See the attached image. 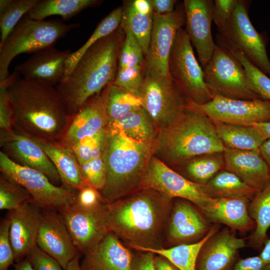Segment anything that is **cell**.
Returning a JSON list of instances; mask_svg holds the SVG:
<instances>
[{
    "label": "cell",
    "mask_w": 270,
    "mask_h": 270,
    "mask_svg": "<svg viewBox=\"0 0 270 270\" xmlns=\"http://www.w3.org/2000/svg\"><path fill=\"white\" fill-rule=\"evenodd\" d=\"M248 212L256 226L248 238V245L255 249H262L270 228V182L250 202Z\"/></svg>",
    "instance_id": "obj_30"
},
{
    "label": "cell",
    "mask_w": 270,
    "mask_h": 270,
    "mask_svg": "<svg viewBox=\"0 0 270 270\" xmlns=\"http://www.w3.org/2000/svg\"><path fill=\"white\" fill-rule=\"evenodd\" d=\"M154 147V156L178 166L201 155L223 152L226 148L212 120L186 110L172 124L158 130Z\"/></svg>",
    "instance_id": "obj_5"
},
{
    "label": "cell",
    "mask_w": 270,
    "mask_h": 270,
    "mask_svg": "<svg viewBox=\"0 0 270 270\" xmlns=\"http://www.w3.org/2000/svg\"><path fill=\"white\" fill-rule=\"evenodd\" d=\"M246 246V240L236 236L226 226L209 238L199 252L196 270H232L239 259V250Z\"/></svg>",
    "instance_id": "obj_20"
},
{
    "label": "cell",
    "mask_w": 270,
    "mask_h": 270,
    "mask_svg": "<svg viewBox=\"0 0 270 270\" xmlns=\"http://www.w3.org/2000/svg\"><path fill=\"white\" fill-rule=\"evenodd\" d=\"M232 270H270V264L259 256L239 258Z\"/></svg>",
    "instance_id": "obj_51"
},
{
    "label": "cell",
    "mask_w": 270,
    "mask_h": 270,
    "mask_svg": "<svg viewBox=\"0 0 270 270\" xmlns=\"http://www.w3.org/2000/svg\"><path fill=\"white\" fill-rule=\"evenodd\" d=\"M125 36L118 56V68H125L144 63L145 57L138 41L126 27L120 26Z\"/></svg>",
    "instance_id": "obj_42"
},
{
    "label": "cell",
    "mask_w": 270,
    "mask_h": 270,
    "mask_svg": "<svg viewBox=\"0 0 270 270\" xmlns=\"http://www.w3.org/2000/svg\"><path fill=\"white\" fill-rule=\"evenodd\" d=\"M36 245L55 258L64 270L79 254L64 220L56 210H44L42 212Z\"/></svg>",
    "instance_id": "obj_19"
},
{
    "label": "cell",
    "mask_w": 270,
    "mask_h": 270,
    "mask_svg": "<svg viewBox=\"0 0 270 270\" xmlns=\"http://www.w3.org/2000/svg\"><path fill=\"white\" fill-rule=\"evenodd\" d=\"M220 227V224H212L208 234L202 240L194 243L156 249L140 247L130 248L135 250L150 252L162 256L180 270H196L197 258L202 245L209 238L218 232Z\"/></svg>",
    "instance_id": "obj_29"
},
{
    "label": "cell",
    "mask_w": 270,
    "mask_h": 270,
    "mask_svg": "<svg viewBox=\"0 0 270 270\" xmlns=\"http://www.w3.org/2000/svg\"><path fill=\"white\" fill-rule=\"evenodd\" d=\"M183 5L186 20L185 30L204 68L211 59L216 46L211 29L214 1L184 0Z\"/></svg>",
    "instance_id": "obj_18"
},
{
    "label": "cell",
    "mask_w": 270,
    "mask_h": 270,
    "mask_svg": "<svg viewBox=\"0 0 270 270\" xmlns=\"http://www.w3.org/2000/svg\"><path fill=\"white\" fill-rule=\"evenodd\" d=\"M186 20L184 5L170 14L153 13L151 38L144 60L146 70L170 77L168 68L170 54L176 34L186 24Z\"/></svg>",
    "instance_id": "obj_15"
},
{
    "label": "cell",
    "mask_w": 270,
    "mask_h": 270,
    "mask_svg": "<svg viewBox=\"0 0 270 270\" xmlns=\"http://www.w3.org/2000/svg\"><path fill=\"white\" fill-rule=\"evenodd\" d=\"M154 265L156 270H180L166 258L156 254Z\"/></svg>",
    "instance_id": "obj_54"
},
{
    "label": "cell",
    "mask_w": 270,
    "mask_h": 270,
    "mask_svg": "<svg viewBox=\"0 0 270 270\" xmlns=\"http://www.w3.org/2000/svg\"><path fill=\"white\" fill-rule=\"evenodd\" d=\"M186 110L204 115L214 123L250 126L270 121V100H243L214 94L209 102L198 104L187 98Z\"/></svg>",
    "instance_id": "obj_11"
},
{
    "label": "cell",
    "mask_w": 270,
    "mask_h": 270,
    "mask_svg": "<svg viewBox=\"0 0 270 270\" xmlns=\"http://www.w3.org/2000/svg\"><path fill=\"white\" fill-rule=\"evenodd\" d=\"M110 232L88 251L80 262L81 270H130L134 253Z\"/></svg>",
    "instance_id": "obj_22"
},
{
    "label": "cell",
    "mask_w": 270,
    "mask_h": 270,
    "mask_svg": "<svg viewBox=\"0 0 270 270\" xmlns=\"http://www.w3.org/2000/svg\"><path fill=\"white\" fill-rule=\"evenodd\" d=\"M102 2L98 0H38L27 15L38 20H43L52 16H60L66 20Z\"/></svg>",
    "instance_id": "obj_33"
},
{
    "label": "cell",
    "mask_w": 270,
    "mask_h": 270,
    "mask_svg": "<svg viewBox=\"0 0 270 270\" xmlns=\"http://www.w3.org/2000/svg\"><path fill=\"white\" fill-rule=\"evenodd\" d=\"M216 134L226 148L258 150L265 141L252 126L214 123Z\"/></svg>",
    "instance_id": "obj_32"
},
{
    "label": "cell",
    "mask_w": 270,
    "mask_h": 270,
    "mask_svg": "<svg viewBox=\"0 0 270 270\" xmlns=\"http://www.w3.org/2000/svg\"><path fill=\"white\" fill-rule=\"evenodd\" d=\"M224 169L233 173L256 192L270 182L267 164L258 150L226 148L223 152Z\"/></svg>",
    "instance_id": "obj_23"
},
{
    "label": "cell",
    "mask_w": 270,
    "mask_h": 270,
    "mask_svg": "<svg viewBox=\"0 0 270 270\" xmlns=\"http://www.w3.org/2000/svg\"><path fill=\"white\" fill-rule=\"evenodd\" d=\"M134 10L138 13L144 15H153L152 6L148 0L130 1Z\"/></svg>",
    "instance_id": "obj_53"
},
{
    "label": "cell",
    "mask_w": 270,
    "mask_h": 270,
    "mask_svg": "<svg viewBox=\"0 0 270 270\" xmlns=\"http://www.w3.org/2000/svg\"><path fill=\"white\" fill-rule=\"evenodd\" d=\"M32 138L42 148L55 166L62 185L77 192L88 185L82 175L80 164L68 145L62 142Z\"/></svg>",
    "instance_id": "obj_27"
},
{
    "label": "cell",
    "mask_w": 270,
    "mask_h": 270,
    "mask_svg": "<svg viewBox=\"0 0 270 270\" xmlns=\"http://www.w3.org/2000/svg\"><path fill=\"white\" fill-rule=\"evenodd\" d=\"M26 259L34 270H64L55 258L36 244L28 252Z\"/></svg>",
    "instance_id": "obj_47"
},
{
    "label": "cell",
    "mask_w": 270,
    "mask_h": 270,
    "mask_svg": "<svg viewBox=\"0 0 270 270\" xmlns=\"http://www.w3.org/2000/svg\"><path fill=\"white\" fill-rule=\"evenodd\" d=\"M250 126L259 132L264 140L270 138V121L254 123Z\"/></svg>",
    "instance_id": "obj_55"
},
{
    "label": "cell",
    "mask_w": 270,
    "mask_h": 270,
    "mask_svg": "<svg viewBox=\"0 0 270 270\" xmlns=\"http://www.w3.org/2000/svg\"><path fill=\"white\" fill-rule=\"evenodd\" d=\"M260 154L268 165L270 174V138L262 143L258 149Z\"/></svg>",
    "instance_id": "obj_56"
},
{
    "label": "cell",
    "mask_w": 270,
    "mask_h": 270,
    "mask_svg": "<svg viewBox=\"0 0 270 270\" xmlns=\"http://www.w3.org/2000/svg\"><path fill=\"white\" fill-rule=\"evenodd\" d=\"M102 158L106 170V182L100 194L110 203L141 190L142 174L154 156V143L134 140L121 130L106 128Z\"/></svg>",
    "instance_id": "obj_4"
},
{
    "label": "cell",
    "mask_w": 270,
    "mask_h": 270,
    "mask_svg": "<svg viewBox=\"0 0 270 270\" xmlns=\"http://www.w3.org/2000/svg\"><path fill=\"white\" fill-rule=\"evenodd\" d=\"M168 68L171 78L187 98L198 104H206L212 99L214 94L205 82L203 69L182 28L176 34L169 56Z\"/></svg>",
    "instance_id": "obj_8"
},
{
    "label": "cell",
    "mask_w": 270,
    "mask_h": 270,
    "mask_svg": "<svg viewBox=\"0 0 270 270\" xmlns=\"http://www.w3.org/2000/svg\"><path fill=\"white\" fill-rule=\"evenodd\" d=\"M106 136V128L94 136L86 137L68 146L72 150L79 164L102 156Z\"/></svg>",
    "instance_id": "obj_40"
},
{
    "label": "cell",
    "mask_w": 270,
    "mask_h": 270,
    "mask_svg": "<svg viewBox=\"0 0 270 270\" xmlns=\"http://www.w3.org/2000/svg\"><path fill=\"white\" fill-rule=\"evenodd\" d=\"M232 51L241 62L251 89L263 99L270 100V78L252 64L240 52Z\"/></svg>",
    "instance_id": "obj_43"
},
{
    "label": "cell",
    "mask_w": 270,
    "mask_h": 270,
    "mask_svg": "<svg viewBox=\"0 0 270 270\" xmlns=\"http://www.w3.org/2000/svg\"><path fill=\"white\" fill-rule=\"evenodd\" d=\"M154 14H165L173 12L176 3L175 0H148Z\"/></svg>",
    "instance_id": "obj_52"
},
{
    "label": "cell",
    "mask_w": 270,
    "mask_h": 270,
    "mask_svg": "<svg viewBox=\"0 0 270 270\" xmlns=\"http://www.w3.org/2000/svg\"><path fill=\"white\" fill-rule=\"evenodd\" d=\"M72 52L49 46L33 54L14 70L22 78L56 86L64 78L66 62Z\"/></svg>",
    "instance_id": "obj_21"
},
{
    "label": "cell",
    "mask_w": 270,
    "mask_h": 270,
    "mask_svg": "<svg viewBox=\"0 0 270 270\" xmlns=\"http://www.w3.org/2000/svg\"><path fill=\"white\" fill-rule=\"evenodd\" d=\"M124 36L119 27L96 42L84 54L70 74L56 86L68 116H74L113 82Z\"/></svg>",
    "instance_id": "obj_3"
},
{
    "label": "cell",
    "mask_w": 270,
    "mask_h": 270,
    "mask_svg": "<svg viewBox=\"0 0 270 270\" xmlns=\"http://www.w3.org/2000/svg\"><path fill=\"white\" fill-rule=\"evenodd\" d=\"M0 170L22 186L32 198V204L46 210L58 211L76 202L77 191L56 186L42 172L20 166L0 152Z\"/></svg>",
    "instance_id": "obj_9"
},
{
    "label": "cell",
    "mask_w": 270,
    "mask_h": 270,
    "mask_svg": "<svg viewBox=\"0 0 270 270\" xmlns=\"http://www.w3.org/2000/svg\"><path fill=\"white\" fill-rule=\"evenodd\" d=\"M27 203H32V198L28 191L16 180L1 172L0 210L12 211Z\"/></svg>",
    "instance_id": "obj_39"
},
{
    "label": "cell",
    "mask_w": 270,
    "mask_h": 270,
    "mask_svg": "<svg viewBox=\"0 0 270 270\" xmlns=\"http://www.w3.org/2000/svg\"><path fill=\"white\" fill-rule=\"evenodd\" d=\"M76 202L86 209L96 208L106 203L100 192L89 185L78 192Z\"/></svg>",
    "instance_id": "obj_48"
},
{
    "label": "cell",
    "mask_w": 270,
    "mask_h": 270,
    "mask_svg": "<svg viewBox=\"0 0 270 270\" xmlns=\"http://www.w3.org/2000/svg\"><path fill=\"white\" fill-rule=\"evenodd\" d=\"M144 63L128 68H118L112 83L130 94L141 98L146 75Z\"/></svg>",
    "instance_id": "obj_41"
},
{
    "label": "cell",
    "mask_w": 270,
    "mask_h": 270,
    "mask_svg": "<svg viewBox=\"0 0 270 270\" xmlns=\"http://www.w3.org/2000/svg\"><path fill=\"white\" fill-rule=\"evenodd\" d=\"M14 270H34L29 261L26 258L20 260L15 265Z\"/></svg>",
    "instance_id": "obj_58"
},
{
    "label": "cell",
    "mask_w": 270,
    "mask_h": 270,
    "mask_svg": "<svg viewBox=\"0 0 270 270\" xmlns=\"http://www.w3.org/2000/svg\"><path fill=\"white\" fill-rule=\"evenodd\" d=\"M247 4L245 0H239L232 14L228 40L218 44L230 50L239 51L270 78V60L266 42L250 19Z\"/></svg>",
    "instance_id": "obj_13"
},
{
    "label": "cell",
    "mask_w": 270,
    "mask_h": 270,
    "mask_svg": "<svg viewBox=\"0 0 270 270\" xmlns=\"http://www.w3.org/2000/svg\"><path fill=\"white\" fill-rule=\"evenodd\" d=\"M212 225L194 204L176 198L172 202L164 248L197 242L208 234Z\"/></svg>",
    "instance_id": "obj_16"
},
{
    "label": "cell",
    "mask_w": 270,
    "mask_h": 270,
    "mask_svg": "<svg viewBox=\"0 0 270 270\" xmlns=\"http://www.w3.org/2000/svg\"><path fill=\"white\" fill-rule=\"evenodd\" d=\"M250 201L235 198H210L201 210L212 224H223L234 231L254 230L256 224L248 212Z\"/></svg>",
    "instance_id": "obj_25"
},
{
    "label": "cell",
    "mask_w": 270,
    "mask_h": 270,
    "mask_svg": "<svg viewBox=\"0 0 270 270\" xmlns=\"http://www.w3.org/2000/svg\"><path fill=\"white\" fill-rule=\"evenodd\" d=\"M105 204L86 209L75 202L58 210L79 253L84 254L110 232Z\"/></svg>",
    "instance_id": "obj_14"
},
{
    "label": "cell",
    "mask_w": 270,
    "mask_h": 270,
    "mask_svg": "<svg viewBox=\"0 0 270 270\" xmlns=\"http://www.w3.org/2000/svg\"><path fill=\"white\" fill-rule=\"evenodd\" d=\"M108 121L100 94L96 95L72 117L61 142L70 146L83 138L94 136L106 128Z\"/></svg>",
    "instance_id": "obj_26"
},
{
    "label": "cell",
    "mask_w": 270,
    "mask_h": 270,
    "mask_svg": "<svg viewBox=\"0 0 270 270\" xmlns=\"http://www.w3.org/2000/svg\"><path fill=\"white\" fill-rule=\"evenodd\" d=\"M239 0L214 1L212 20L220 33L218 43L226 42L228 38L231 20Z\"/></svg>",
    "instance_id": "obj_44"
},
{
    "label": "cell",
    "mask_w": 270,
    "mask_h": 270,
    "mask_svg": "<svg viewBox=\"0 0 270 270\" xmlns=\"http://www.w3.org/2000/svg\"><path fill=\"white\" fill-rule=\"evenodd\" d=\"M211 198H235L250 201L257 192L233 173L223 169L202 185Z\"/></svg>",
    "instance_id": "obj_31"
},
{
    "label": "cell",
    "mask_w": 270,
    "mask_h": 270,
    "mask_svg": "<svg viewBox=\"0 0 270 270\" xmlns=\"http://www.w3.org/2000/svg\"><path fill=\"white\" fill-rule=\"evenodd\" d=\"M153 25V15H144L136 12L130 2L123 6L120 26L128 28L134 35L142 50L144 57L148 54Z\"/></svg>",
    "instance_id": "obj_37"
},
{
    "label": "cell",
    "mask_w": 270,
    "mask_h": 270,
    "mask_svg": "<svg viewBox=\"0 0 270 270\" xmlns=\"http://www.w3.org/2000/svg\"><path fill=\"white\" fill-rule=\"evenodd\" d=\"M66 270H81L80 268V255H77L68 264Z\"/></svg>",
    "instance_id": "obj_59"
},
{
    "label": "cell",
    "mask_w": 270,
    "mask_h": 270,
    "mask_svg": "<svg viewBox=\"0 0 270 270\" xmlns=\"http://www.w3.org/2000/svg\"><path fill=\"white\" fill-rule=\"evenodd\" d=\"M10 220L8 216L0 222V270H8L15 260L10 236Z\"/></svg>",
    "instance_id": "obj_46"
},
{
    "label": "cell",
    "mask_w": 270,
    "mask_h": 270,
    "mask_svg": "<svg viewBox=\"0 0 270 270\" xmlns=\"http://www.w3.org/2000/svg\"><path fill=\"white\" fill-rule=\"evenodd\" d=\"M0 128L4 130L12 128V110L8 92L3 87H0Z\"/></svg>",
    "instance_id": "obj_49"
},
{
    "label": "cell",
    "mask_w": 270,
    "mask_h": 270,
    "mask_svg": "<svg viewBox=\"0 0 270 270\" xmlns=\"http://www.w3.org/2000/svg\"><path fill=\"white\" fill-rule=\"evenodd\" d=\"M203 71L205 82L214 94L243 100L263 99L251 89L238 58L222 44H216L211 59L203 68Z\"/></svg>",
    "instance_id": "obj_7"
},
{
    "label": "cell",
    "mask_w": 270,
    "mask_h": 270,
    "mask_svg": "<svg viewBox=\"0 0 270 270\" xmlns=\"http://www.w3.org/2000/svg\"><path fill=\"white\" fill-rule=\"evenodd\" d=\"M184 165L186 178L200 185L206 184L218 172L224 169L223 152H214L195 157Z\"/></svg>",
    "instance_id": "obj_36"
},
{
    "label": "cell",
    "mask_w": 270,
    "mask_h": 270,
    "mask_svg": "<svg viewBox=\"0 0 270 270\" xmlns=\"http://www.w3.org/2000/svg\"><path fill=\"white\" fill-rule=\"evenodd\" d=\"M100 96L109 121L118 120L142 105L140 98L130 94L112 82L103 89Z\"/></svg>",
    "instance_id": "obj_34"
},
{
    "label": "cell",
    "mask_w": 270,
    "mask_h": 270,
    "mask_svg": "<svg viewBox=\"0 0 270 270\" xmlns=\"http://www.w3.org/2000/svg\"><path fill=\"white\" fill-rule=\"evenodd\" d=\"M130 270H156L154 265L155 254L150 252L136 250Z\"/></svg>",
    "instance_id": "obj_50"
},
{
    "label": "cell",
    "mask_w": 270,
    "mask_h": 270,
    "mask_svg": "<svg viewBox=\"0 0 270 270\" xmlns=\"http://www.w3.org/2000/svg\"><path fill=\"white\" fill-rule=\"evenodd\" d=\"M82 175L87 184L101 191L104 186L106 178L105 164L102 157L80 164Z\"/></svg>",
    "instance_id": "obj_45"
},
{
    "label": "cell",
    "mask_w": 270,
    "mask_h": 270,
    "mask_svg": "<svg viewBox=\"0 0 270 270\" xmlns=\"http://www.w3.org/2000/svg\"><path fill=\"white\" fill-rule=\"evenodd\" d=\"M38 0H0V45L2 44L13 29Z\"/></svg>",
    "instance_id": "obj_38"
},
{
    "label": "cell",
    "mask_w": 270,
    "mask_h": 270,
    "mask_svg": "<svg viewBox=\"0 0 270 270\" xmlns=\"http://www.w3.org/2000/svg\"><path fill=\"white\" fill-rule=\"evenodd\" d=\"M0 87L8 92L14 130L32 138L62 141L72 117L56 86L24 78L14 70Z\"/></svg>",
    "instance_id": "obj_1"
},
{
    "label": "cell",
    "mask_w": 270,
    "mask_h": 270,
    "mask_svg": "<svg viewBox=\"0 0 270 270\" xmlns=\"http://www.w3.org/2000/svg\"><path fill=\"white\" fill-rule=\"evenodd\" d=\"M41 213V208L32 203L10 212V236L15 260L26 256L36 244Z\"/></svg>",
    "instance_id": "obj_24"
},
{
    "label": "cell",
    "mask_w": 270,
    "mask_h": 270,
    "mask_svg": "<svg viewBox=\"0 0 270 270\" xmlns=\"http://www.w3.org/2000/svg\"><path fill=\"white\" fill-rule=\"evenodd\" d=\"M78 26V23L66 24L59 20H34L26 14L0 45V82L10 76L8 68L16 56L54 46Z\"/></svg>",
    "instance_id": "obj_6"
},
{
    "label": "cell",
    "mask_w": 270,
    "mask_h": 270,
    "mask_svg": "<svg viewBox=\"0 0 270 270\" xmlns=\"http://www.w3.org/2000/svg\"><path fill=\"white\" fill-rule=\"evenodd\" d=\"M141 99L142 107L158 130L168 127L182 114L187 98L171 77L146 70Z\"/></svg>",
    "instance_id": "obj_10"
},
{
    "label": "cell",
    "mask_w": 270,
    "mask_h": 270,
    "mask_svg": "<svg viewBox=\"0 0 270 270\" xmlns=\"http://www.w3.org/2000/svg\"><path fill=\"white\" fill-rule=\"evenodd\" d=\"M266 262L270 264V238H267L258 255Z\"/></svg>",
    "instance_id": "obj_57"
},
{
    "label": "cell",
    "mask_w": 270,
    "mask_h": 270,
    "mask_svg": "<svg viewBox=\"0 0 270 270\" xmlns=\"http://www.w3.org/2000/svg\"><path fill=\"white\" fill-rule=\"evenodd\" d=\"M106 128L121 130L128 137L146 143H154L158 133L152 118L142 106L118 120L108 121Z\"/></svg>",
    "instance_id": "obj_28"
},
{
    "label": "cell",
    "mask_w": 270,
    "mask_h": 270,
    "mask_svg": "<svg viewBox=\"0 0 270 270\" xmlns=\"http://www.w3.org/2000/svg\"><path fill=\"white\" fill-rule=\"evenodd\" d=\"M172 200L150 189L105 204L110 230L128 247L164 248Z\"/></svg>",
    "instance_id": "obj_2"
},
{
    "label": "cell",
    "mask_w": 270,
    "mask_h": 270,
    "mask_svg": "<svg viewBox=\"0 0 270 270\" xmlns=\"http://www.w3.org/2000/svg\"><path fill=\"white\" fill-rule=\"evenodd\" d=\"M0 146L1 151L14 162L42 172L55 185L61 182L54 164L42 148L32 138L13 128L0 130Z\"/></svg>",
    "instance_id": "obj_17"
},
{
    "label": "cell",
    "mask_w": 270,
    "mask_h": 270,
    "mask_svg": "<svg viewBox=\"0 0 270 270\" xmlns=\"http://www.w3.org/2000/svg\"><path fill=\"white\" fill-rule=\"evenodd\" d=\"M145 189L156 190L172 200H188L200 210L211 198L202 185L188 180L155 156L149 160L142 174L141 190Z\"/></svg>",
    "instance_id": "obj_12"
},
{
    "label": "cell",
    "mask_w": 270,
    "mask_h": 270,
    "mask_svg": "<svg viewBox=\"0 0 270 270\" xmlns=\"http://www.w3.org/2000/svg\"><path fill=\"white\" fill-rule=\"evenodd\" d=\"M122 12L123 6L118 7L112 10L98 24L86 42L76 50L72 52L66 62L63 80L70 74L78 61L88 49L96 42L119 28L122 21Z\"/></svg>",
    "instance_id": "obj_35"
}]
</instances>
